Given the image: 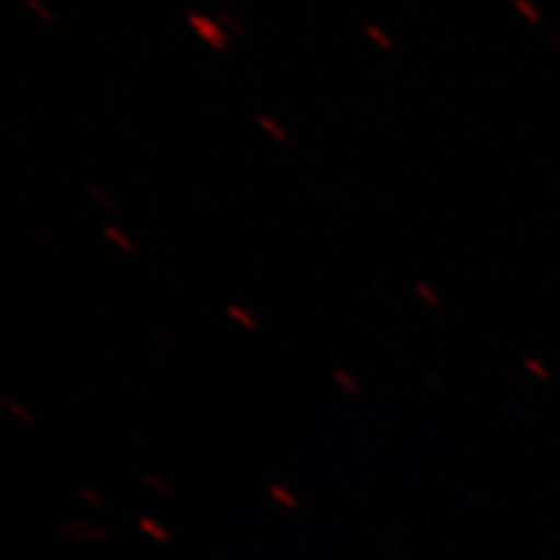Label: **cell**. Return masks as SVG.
<instances>
[{
  "label": "cell",
  "mask_w": 560,
  "mask_h": 560,
  "mask_svg": "<svg viewBox=\"0 0 560 560\" xmlns=\"http://www.w3.org/2000/svg\"><path fill=\"white\" fill-rule=\"evenodd\" d=\"M145 483H152V488H154V490H160L162 495H168V493H171V490H168L160 479H154V477H145Z\"/></svg>",
  "instance_id": "ac0fdd59"
},
{
  "label": "cell",
  "mask_w": 560,
  "mask_h": 560,
  "mask_svg": "<svg viewBox=\"0 0 560 560\" xmlns=\"http://www.w3.org/2000/svg\"><path fill=\"white\" fill-rule=\"evenodd\" d=\"M525 366H528V370H533L535 376H545V378H547L545 364H539V362H535V360H525Z\"/></svg>",
  "instance_id": "e0dca14e"
},
{
  "label": "cell",
  "mask_w": 560,
  "mask_h": 560,
  "mask_svg": "<svg viewBox=\"0 0 560 560\" xmlns=\"http://www.w3.org/2000/svg\"><path fill=\"white\" fill-rule=\"evenodd\" d=\"M514 8H516V12L523 16L525 22L528 24H533V26H539L541 22V12L537 10V5L533 3V0H514Z\"/></svg>",
  "instance_id": "8992f818"
},
{
  "label": "cell",
  "mask_w": 560,
  "mask_h": 560,
  "mask_svg": "<svg viewBox=\"0 0 560 560\" xmlns=\"http://www.w3.org/2000/svg\"><path fill=\"white\" fill-rule=\"evenodd\" d=\"M3 405L5 409L16 416L20 420H24V423H33V413H28V409L24 405H16V401H12L8 395H3Z\"/></svg>",
  "instance_id": "7c38bea8"
},
{
  "label": "cell",
  "mask_w": 560,
  "mask_h": 560,
  "mask_svg": "<svg viewBox=\"0 0 560 560\" xmlns=\"http://www.w3.org/2000/svg\"><path fill=\"white\" fill-rule=\"evenodd\" d=\"M63 530H66L68 535H73V537H94V539H101V541H108V539H110L105 533H101V530H96V528H84V525H80V523L66 525Z\"/></svg>",
  "instance_id": "30bf717a"
},
{
  "label": "cell",
  "mask_w": 560,
  "mask_h": 560,
  "mask_svg": "<svg viewBox=\"0 0 560 560\" xmlns=\"http://www.w3.org/2000/svg\"><path fill=\"white\" fill-rule=\"evenodd\" d=\"M82 498L90 500L94 506H98V510H105V502H103L96 493H92V488H84V490H82Z\"/></svg>",
  "instance_id": "2e32d148"
},
{
  "label": "cell",
  "mask_w": 560,
  "mask_h": 560,
  "mask_svg": "<svg viewBox=\"0 0 560 560\" xmlns=\"http://www.w3.org/2000/svg\"><path fill=\"white\" fill-rule=\"evenodd\" d=\"M226 315H230V318H232L236 325H241L243 329H257V327H259L255 315H253L248 308H245V306H236V304L226 306Z\"/></svg>",
  "instance_id": "3957f363"
},
{
  "label": "cell",
  "mask_w": 560,
  "mask_h": 560,
  "mask_svg": "<svg viewBox=\"0 0 560 560\" xmlns=\"http://www.w3.org/2000/svg\"><path fill=\"white\" fill-rule=\"evenodd\" d=\"M86 191H90V195L103 206V208H108V210H115L117 206H115V199H110L108 195H103V191L96 187V185H86Z\"/></svg>",
  "instance_id": "9a60e30c"
},
{
  "label": "cell",
  "mask_w": 560,
  "mask_h": 560,
  "mask_svg": "<svg viewBox=\"0 0 560 560\" xmlns=\"http://www.w3.org/2000/svg\"><path fill=\"white\" fill-rule=\"evenodd\" d=\"M269 493L280 502V504H283L285 506V510H290V512H300L302 510V504L300 502H296L290 493H288V490L285 488H280V486H269Z\"/></svg>",
  "instance_id": "ba28073f"
},
{
  "label": "cell",
  "mask_w": 560,
  "mask_h": 560,
  "mask_svg": "<svg viewBox=\"0 0 560 560\" xmlns=\"http://www.w3.org/2000/svg\"><path fill=\"white\" fill-rule=\"evenodd\" d=\"M187 22H189L191 28L197 31L199 38H201L210 49H215V51H230V33H226V31L222 28L220 22L210 20V16H206V14H197V12L187 14Z\"/></svg>",
  "instance_id": "6da1fadb"
},
{
  "label": "cell",
  "mask_w": 560,
  "mask_h": 560,
  "mask_svg": "<svg viewBox=\"0 0 560 560\" xmlns=\"http://www.w3.org/2000/svg\"><path fill=\"white\" fill-rule=\"evenodd\" d=\"M335 381L339 383V385H343V388L348 390V393H353V395H358L360 393V383L350 376L348 372H343V370H335Z\"/></svg>",
  "instance_id": "5bb4252c"
},
{
  "label": "cell",
  "mask_w": 560,
  "mask_h": 560,
  "mask_svg": "<svg viewBox=\"0 0 560 560\" xmlns=\"http://www.w3.org/2000/svg\"><path fill=\"white\" fill-rule=\"evenodd\" d=\"M26 8H28L33 14H38L45 24H57V22H59L57 14L51 12V10L43 3V0H26Z\"/></svg>",
  "instance_id": "9c48e42d"
},
{
  "label": "cell",
  "mask_w": 560,
  "mask_h": 560,
  "mask_svg": "<svg viewBox=\"0 0 560 560\" xmlns=\"http://www.w3.org/2000/svg\"><path fill=\"white\" fill-rule=\"evenodd\" d=\"M103 236L108 238L117 250H121V253H136V245H133V241L129 238V236H125L121 234L117 226H113V224H105L103 226Z\"/></svg>",
  "instance_id": "7a4b0ae2"
},
{
  "label": "cell",
  "mask_w": 560,
  "mask_h": 560,
  "mask_svg": "<svg viewBox=\"0 0 560 560\" xmlns=\"http://www.w3.org/2000/svg\"><path fill=\"white\" fill-rule=\"evenodd\" d=\"M220 24H222V28L226 26L230 28L234 35H245V26L238 22V16L236 14H232V12H220Z\"/></svg>",
  "instance_id": "4fadbf2b"
},
{
  "label": "cell",
  "mask_w": 560,
  "mask_h": 560,
  "mask_svg": "<svg viewBox=\"0 0 560 560\" xmlns=\"http://www.w3.org/2000/svg\"><path fill=\"white\" fill-rule=\"evenodd\" d=\"M364 33H366V38H370L376 47H381L383 51H395V43H393V38L388 33H385L381 26H376V24H366L364 26Z\"/></svg>",
  "instance_id": "277c9868"
},
{
  "label": "cell",
  "mask_w": 560,
  "mask_h": 560,
  "mask_svg": "<svg viewBox=\"0 0 560 560\" xmlns=\"http://www.w3.org/2000/svg\"><path fill=\"white\" fill-rule=\"evenodd\" d=\"M413 292H416V296L423 304H428L430 308H440L442 306V296H440V292H436L430 283H423V280H420V283H416L413 285Z\"/></svg>",
  "instance_id": "5b68a950"
},
{
  "label": "cell",
  "mask_w": 560,
  "mask_h": 560,
  "mask_svg": "<svg viewBox=\"0 0 560 560\" xmlns=\"http://www.w3.org/2000/svg\"><path fill=\"white\" fill-rule=\"evenodd\" d=\"M140 528H143L148 535H152L156 541H162V545H168L171 541V535L166 530H162L160 525H156V521H150V518H140Z\"/></svg>",
  "instance_id": "8fae6325"
},
{
  "label": "cell",
  "mask_w": 560,
  "mask_h": 560,
  "mask_svg": "<svg viewBox=\"0 0 560 560\" xmlns=\"http://www.w3.org/2000/svg\"><path fill=\"white\" fill-rule=\"evenodd\" d=\"M259 127H261V131H265L269 138H273L276 143H288V133H285V129L278 125L276 119H271V117H259Z\"/></svg>",
  "instance_id": "52a82bcc"
}]
</instances>
